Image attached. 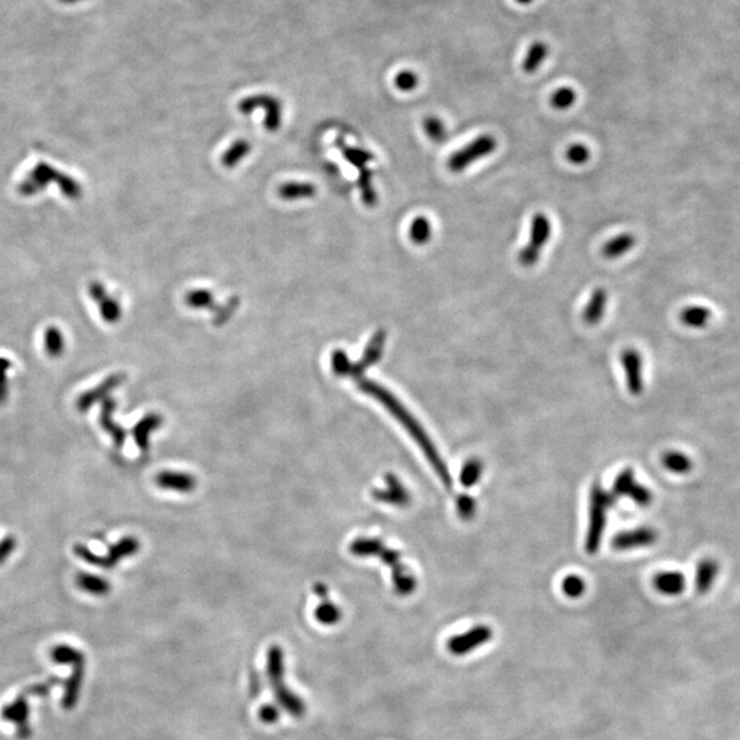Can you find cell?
Listing matches in <instances>:
<instances>
[{
  "mask_svg": "<svg viewBox=\"0 0 740 740\" xmlns=\"http://www.w3.org/2000/svg\"><path fill=\"white\" fill-rule=\"evenodd\" d=\"M358 387L363 394L377 399L380 403L403 425V428L409 432V435L413 437L414 442L418 445V447L421 448V451L430 461V465L435 469V472L437 473V476L440 477L445 487L450 490L452 485V479H451V473L446 466V462L442 460L440 452L437 451V448L435 447L428 433L414 418L413 414L410 413L400 403V400L396 396L392 395L387 388H384L382 385H380L372 380H360Z\"/></svg>",
  "mask_w": 740,
  "mask_h": 740,
  "instance_id": "1",
  "label": "cell"
},
{
  "mask_svg": "<svg viewBox=\"0 0 740 740\" xmlns=\"http://www.w3.org/2000/svg\"><path fill=\"white\" fill-rule=\"evenodd\" d=\"M52 184H55L61 193L70 201H77L83 196V186L78 180L47 162H39L35 168H32L19 181L17 191L21 196L31 198L39 195L41 191L47 190Z\"/></svg>",
  "mask_w": 740,
  "mask_h": 740,
  "instance_id": "2",
  "label": "cell"
},
{
  "mask_svg": "<svg viewBox=\"0 0 740 740\" xmlns=\"http://www.w3.org/2000/svg\"><path fill=\"white\" fill-rule=\"evenodd\" d=\"M266 676L277 704L293 719H300L306 711V705L303 699L287 686L285 659L284 652L280 646H270L268 650Z\"/></svg>",
  "mask_w": 740,
  "mask_h": 740,
  "instance_id": "3",
  "label": "cell"
},
{
  "mask_svg": "<svg viewBox=\"0 0 740 740\" xmlns=\"http://www.w3.org/2000/svg\"><path fill=\"white\" fill-rule=\"evenodd\" d=\"M61 683V679L50 677L47 681L32 684L18 694L14 702L4 706L1 710V717L4 721L13 723L17 728V736L19 740H28L32 736L31 726V707L28 699L31 696H47L56 684Z\"/></svg>",
  "mask_w": 740,
  "mask_h": 740,
  "instance_id": "4",
  "label": "cell"
},
{
  "mask_svg": "<svg viewBox=\"0 0 740 740\" xmlns=\"http://www.w3.org/2000/svg\"><path fill=\"white\" fill-rule=\"evenodd\" d=\"M387 342V332L384 329L377 330L370 342L366 345L363 357L358 362H351L343 350H336L332 354V369L335 375L343 377L361 380L363 373L381 360L384 347Z\"/></svg>",
  "mask_w": 740,
  "mask_h": 740,
  "instance_id": "5",
  "label": "cell"
},
{
  "mask_svg": "<svg viewBox=\"0 0 740 740\" xmlns=\"http://www.w3.org/2000/svg\"><path fill=\"white\" fill-rule=\"evenodd\" d=\"M50 655L54 662L61 665H69L71 668V676L66 680L65 686L62 706L65 710H73L78 704L83 681L86 677V655L81 650L65 644L54 647Z\"/></svg>",
  "mask_w": 740,
  "mask_h": 740,
  "instance_id": "6",
  "label": "cell"
},
{
  "mask_svg": "<svg viewBox=\"0 0 740 740\" xmlns=\"http://www.w3.org/2000/svg\"><path fill=\"white\" fill-rule=\"evenodd\" d=\"M614 498L610 492L604 491L601 484H594L589 494V522L585 537V550L595 554L602 542L603 532L606 527L607 509L613 505Z\"/></svg>",
  "mask_w": 740,
  "mask_h": 740,
  "instance_id": "7",
  "label": "cell"
},
{
  "mask_svg": "<svg viewBox=\"0 0 740 740\" xmlns=\"http://www.w3.org/2000/svg\"><path fill=\"white\" fill-rule=\"evenodd\" d=\"M138 550H140V542L133 536H125L120 539L117 543H114L108 549L106 555H98V554L92 552L83 543H77L73 547V552L77 558H80L81 561H84L89 565L103 569L116 568L122 559L136 555Z\"/></svg>",
  "mask_w": 740,
  "mask_h": 740,
  "instance_id": "8",
  "label": "cell"
},
{
  "mask_svg": "<svg viewBox=\"0 0 740 740\" xmlns=\"http://www.w3.org/2000/svg\"><path fill=\"white\" fill-rule=\"evenodd\" d=\"M497 140L491 135H482L469 143L464 148L458 150L448 158L447 166L451 172H464L466 168L480 158L490 156L497 150Z\"/></svg>",
  "mask_w": 740,
  "mask_h": 740,
  "instance_id": "9",
  "label": "cell"
},
{
  "mask_svg": "<svg viewBox=\"0 0 740 740\" xmlns=\"http://www.w3.org/2000/svg\"><path fill=\"white\" fill-rule=\"evenodd\" d=\"M550 235L551 223L549 217L543 213L534 214L531 226V239L519 253L521 265L532 266L539 260L544 244L550 240Z\"/></svg>",
  "mask_w": 740,
  "mask_h": 740,
  "instance_id": "10",
  "label": "cell"
},
{
  "mask_svg": "<svg viewBox=\"0 0 740 740\" xmlns=\"http://www.w3.org/2000/svg\"><path fill=\"white\" fill-rule=\"evenodd\" d=\"M88 295L96 305L101 317L108 324L118 323L122 317V306L120 300L114 298L111 293H108L107 288L104 287L103 283L101 281H91L88 284Z\"/></svg>",
  "mask_w": 740,
  "mask_h": 740,
  "instance_id": "11",
  "label": "cell"
},
{
  "mask_svg": "<svg viewBox=\"0 0 740 740\" xmlns=\"http://www.w3.org/2000/svg\"><path fill=\"white\" fill-rule=\"evenodd\" d=\"M492 637V629L487 625H476L466 631L465 634L451 637L448 640L447 649L451 654L466 655L476 650L482 644L488 643Z\"/></svg>",
  "mask_w": 740,
  "mask_h": 740,
  "instance_id": "12",
  "label": "cell"
},
{
  "mask_svg": "<svg viewBox=\"0 0 740 740\" xmlns=\"http://www.w3.org/2000/svg\"><path fill=\"white\" fill-rule=\"evenodd\" d=\"M257 108H263L266 111L265 126L268 131H277L281 123V106L280 102L269 95H257L250 96L239 103V110L243 114H250Z\"/></svg>",
  "mask_w": 740,
  "mask_h": 740,
  "instance_id": "13",
  "label": "cell"
},
{
  "mask_svg": "<svg viewBox=\"0 0 740 740\" xmlns=\"http://www.w3.org/2000/svg\"><path fill=\"white\" fill-rule=\"evenodd\" d=\"M125 377L126 376L123 373H114V375L106 377L103 382H101V385H96L95 388L81 394L77 397V402H76L77 410L80 413H86L93 405H96L98 402L106 400L108 395L125 381Z\"/></svg>",
  "mask_w": 740,
  "mask_h": 740,
  "instance_id": "14",
  "label": "cell"
},
{
  "mask_svg": "<svg viewBox=\"0 0 740 740\" xmlns=\"http://www.w3.org/2000/svg\"><path fill=\"white\" fill-rule=\"evenodd\" d=\"M621 363L625 372L627 385L632 395L643 392V361L637 350L627 348L621 353Z\"/></svg>",
  "mask_w": 740,
  "mask_h": 740,
  "instance_id": "15",
  "label": "cell"
},
{
  "mask_svg": "<svg viewBox=\"0 0 740 740\" xmlns=\"http://www.w3.org/2000/svg\"><path fill=\"white\" fill-rule=\"evenodd\" d=\"M658 540V532L654 528L642 527L637 529L620 532L613 539V547L616 550H634L653 546Z\"/></svg>",
  "mask_w": 740,
  "mask_h": 740,
  "instance_id": "16",
  "label": "cell"
},
{
  "mask_svg": "<svg viewBox=\"0 0 740 740\" xmlns=\"http://www.w3.org/2000/svg\"><path fill=\"white\" fill-rule=\"evenodd\" d=\"M385 482H387L385 488L372 491V497L375 498V500L381 502V503H387V505H394V506H407L410 503V500H412L410 492L396 477L395 475L388 473L385 476Z\"/></svg>",
  "mask_w": 740,
  "mask_h": 740,
  "instance_id": "17",
  "label": "cell"
},
{
  "mask_svg": "<svg viewBox=\"0 0 740 740\" xmlns=\"http://www.w3.org/2000/svg\"><path fill=\"white\" fill-rule=\"evenodd\" d=\"M156 485L161 487L162 490H169V491L183 492V494L192 492L196 488L195 477L192 475L181 473V472H171V470L161 472L156 475Z\"/></svg>",
  "mask_w": 740,
  "mask_h": 740,
  "instance_id": "18",
  "label": "cell"
},
{
  "mask_svg": "<svg viewBox=\"0 0 740 740\" xmlns=\"http://www.w3.org/2000/svg\"><path fill=\"white\" fill-rule=\"evenodd\" d=\"M719 573H720V564L717 562V559L710 558V557L702 558L698 562L696 572H695L696 591L702 595L707 594L716 583Z\"/></svg>",
  "mask_w": 740,
  "mask_h": 740,
  "instance_id": "19",
  "label": "cell"
},
{
  "mask_svg": "<svg viewBox=\"0 0 740 740\" xmlns=\"http://www.w3.org/2000/svg\"><path fill=\"white\" fill-rule=\"evenodd\" d=\"M653 584L659 594L668 595V597H676V595H680L684 592L687 580L681 572L671 570V572H661V573L655 574Z\"/></svg>",
  "mask_w": 740,
  "mask_h": 740,
  "instance_id": "20",
  "label": "cell"
},
{
  "mask_svg": "<svg viewBox=\"0 0 740 740\" xmlns=\"http://www.w3.org/2000/svg\"><path fill=\"white\" fill-rule=\"evenodd\" d=\"M114 410H116V402L111 397H107L102 402V412L99 417V422H101L102 428L113 437L116 447L122 448L125 439H126V430L120 425H117L116 421L113 420Z\"/></svg>",
  "mask_w": 740,
  "mask_h": 740,
  "instance_id": "21",
  "label": "cell"
},
{
  "mask_svg": "<svg viewBox=\"0 0 740 740\" xmlns=\"http://www.w3.org/2000/svg\"><path fill=\"white\" fill-rule=\"evenodd\" d=\"M161 425H162V417L159 414L148 413L147 415H144L132 430L133 439H135L138 447L143 452H146L148 450L151 432L158 430Z\"/></svg>",
  "mask_w": 740,
  "mask_h": 740,
  "instance_id": "22",
  "label": "cell"
},
{
  "mask_svg": "<svg viewBox=\"0 0 740 740\" xmlns=\"http://www.w3.org/2000/svg\"><path fill=\"white\" fill-rule=\"evenodd\" d=\"M74 582L78 589L84 591L86 594L95 595V597H103L111 591V584L106 579L96 576V574H92V573L80 572L76 576Z\"/></svg>",
  "mask_w": 740,
  "mask_h": 740,
  "instance_id": "23",
  "label": "cell"
},
{
  "mask_svg": "<svg viewBox=\"0 0 740 740\" xmlns=\"http://www.w3.org/2000/svg\"><path fill=\"white\" fill-rule=\"evenodd\" d=\"M606 305H607L606 290L597 288L594 293H591V298L585 306L584 314H583L585 323L588 325H597L602 320L603 314L606 310Z\"/></svg>",
  "mask_w": 740,
  "mask_h": 740,
  "instance_id": "24",
  "label": "cell"
},
{
  "mask_svg": "<svg viewBox=\"0 0 740 740\" xmlns=\"http://www.w3.org/2000/svg\"><path fill=\"white\" fill-rule=\"evenodd\" d=\"M661 461L664 467L674 475H687L694 467V462L689 455L677 450L664 452Z\"/></svg>",
  "mask_w": 740,
  "mask_h": 740,
  "instance_id": "25",
  "label": "cell"
},
{
  "mask_svg": "<svg viewBox=\"0 0 740 740\" xmlns=\"http://www.w3.org/2000/svg\"><path fill=\"white\" fill-rule=\"evenodd\" d=\"M637 243L632 233H621L603 245V255L607 259H616L629 253Z\"/></svg>",
  "mask_w": 740,
  "mask_h": 740,
  "instance_id": "26",
  "label": "cell"
},
{
  "mask_svg": "<svg viewBox=\"0 0 740 740\" xmlns=\"http://www.w3.org/2000/svg\"><path fill=\"white\" fill-rule=\"evenodd\" d=\"M711 318V311L705 306H689L680 313V320L686 327L701 329L707 327Z\"/></svg>",
  "mask_w": 740,
  "mask_h": 740,
  "instance_id": "27",
  "label": "cell"
},
{
  "mask_svg": "<svg viewBox=\"0 0 740 740\" xmlns=\"http://www.w3.org/2000/svg\"><path fill=\"white\" fill-rule=\"evenodd\" d=\"M66 340L58 327H49L44 332V350L51 358H59L65 353Z\"/></svg>",
  "mask_w": 740,
  "mask_h": 740,
  "instance_id": "28",
  "label": "cell"
},
{
  "mask_svg": "<svg viewBox=\"0 0 740 740\" xmlns=\"http://www.w3.org/2000/svg\"><path fill=\"white\" fill-rule=\"evenodd\" d=\"M549 55V47L546 43L543 41H536L529 51L527 54L525 59H524V64H522V70L528 74H532L536 70L539 69L542 66V64L544 62L546 56Z\"/></svg>",
  "mask_w": 740,
  "mask_h": 740,
  "instance_id": "29",
  "label": "cell"
},
{
  "mask_svg": "<svg viewBox=\"0 0 740 740\" xmlns=\"http://www.w3.org/2000/svg\"><path fill=\"white\" fill-rule=\"evenodd\" d=\"M278 195L285 201L306 199L315 195V187L310 183H288L280 187Z\"/></svg>",
  "mask_w": 740,
  "mask_h": 740,
  "instance_id": "30",
  "label": "cell"
},
{
  "mask_svg": "<svg viewBox=\"0 0 740 740\" xmlns=\"http://www.w3.org/2000/svg\"><path fill=\"white\" fill-rule=\"evenodd\" d=\"M314 617L323 625H335L342 619V610L325 598L315 607Z\"/></svg>",
  "mask_w": 740,
  "mask_h": 740,
  "instance_id": "31",
  "label": "cell"
},
{
  "mask_svg": "<svg viewBox=\"0 0 740 740\" xmlns=\"http://www.w3.org/2000/svg\"><path fill=\"white\" fill-rule=\"evenodd\" d=\"M382 544L376 537H360L350 544V552L355 557H376Z\"/></svg>",
  "mask_w": 740,
  "mask_h": 740,
  "instance_id": "32",
  "label": "cell"
},
{
  "mask_svg": "<svg viewBox=\"0 0 740 740\" xmlns=\"http://www.w3.org/2000/svg\"><path fill=\"white\" fill-rule=\"evenodd\" d=\"M250 150H251V147L247 140H243V138L238 140L225 153L223 156V165L225 168H235L240 161L248 156Z\"/></svg>",
  "mask_w": 740,
  "mask_h": 740,
  "instance_id": "33",
  "label": "cell"
},
{
  "mask_svg": "<svg viewBox=\"0 0 740 740\" xmlns=\"http://www.w3.org/2000/svg\"><path fill=\"white\" fill-rule=\"evenodd\" d=\"M392 583H394L396 594L400 597H407V595L413 594L415 587H417V580H415L413 573L407 568L403 569L402 572H399L396 574H392Z\"/></svg>",
  "mask_w": 740,
  "mask_h": 740,
  "instance_id": "34",
  "label": "cell"
},
{
  "mask_svg": "<svg viewBox=\"0 0 740 740\" xmlns=\"http://www.w3.org/2000/svg\"><path fill=\"white\" fill-rule=\"evenodd\" d=\"M637 484L635 482V473L632 469H624L621 472L620 475L617 476L616 482L613 484V490H612V495L614 500H619L621 497H625V495H629L632 487Z\"/></svg>",
  "mask_w": 740,
  "mask_h": 740,
  "instance_id": "35",
  "label": "cell"
},
{
  "mask_svg": "<svg viewBox=\"0 0 740 740\" xmlns=\"http://www.w3.org/2000/svg\"><path fill=\"white\" fill-rule=\"evenodd\" d=\"M432 225L427 217H417L410 226V239L415 244H425L430 240Z\"/></svg>",
  "mask_w": 740,
  "mask_h": 740,
  "instance_id": "36",
  "label": "cell"
},
{
  "mask_svg": "<svg viewBox=\"0 0 740 740\" xmlns=\"http://www.w3.org/2000/svg\"><path fill=\"white\" fill-rule=\"evenodd\" d=\"M342 146H343V148H342L343 156H345V159H347L350 163H353L354 166H357V168L360 169V172H363V171L368 169L366 165H368L370 161H373V154H372V153L363 150V148L345 147L343 143H342Z\"/></svg>",
  "mask_w": 740,
  "mask_h": 740,
  "instance_id": "37",
  "label": "cell"
},
{
  "mask_svg": "<svg viewBox=\"0 0 740 740\" xmlns=\"http://www.w3.org/2000/svg\"><path fill=\"white\" fill-rule=\"evenodd\" d=\"M482 473V462L477 458H472L462 467L461 475H460V480H461L464 487H473L476 482L480 480Z\"/></svg>",
  "mask_w": 740,
  "mask_h": 740,
  "instance_id": "38",
  "label": "cell"
},
{
  "mask_svg": "<svg viewBox=\"0 0 740 740\" xmlns=\"http://www.w3.org/2000/svg\"><path fill=\"white\" fill-rule=\"evenodd\" d=\"M186 303L193 309H214V296L207 290H192L186 295Z\"/></svg>",
  "mask_w": 740,
  "mask_h": 740,
  "instance_id": "39",
  "label": "cell"
},
{
  "mask_svg": "<svg viewBox=\"0 0 740 740\" xmlns=\"http://www.w3.org/2000/svg\"><path fill=\"white\" fill-rule=\"evenodd\" d=\"M424 131L427 136L435 143H445L447 138V131L443 121L437 117H428L424 120Z\"/></svg>",
  "mask_w": 740,
  "mask_h": 740,
  "instance_id": "40",
  "label": "cell"
},
{
  "mask_svg": "<svg viewBox=\"0 0 740 740\" xmlns=\"http://www.w3.org/2000/svg\"><path fill=\"white\" fill-rule=\"evenodd\" d=\"M576 102V91L573 88L564 86L557 89L551 96V104L557 110H567Z\"/></svg>",
  "mask_w": 740,
  "mask_h": 740,
  "instance_id": "41",
  "label": "cell"
},
{
  "mask_svg": "<svg viewBox=\"0 0 740 740\" xmlns=\"http://www.w3.org/2000/svg\"><path fill=\"white\" fill-rule=\"evenodd\" d=\"M376 557H379L380 559H381L387 567L391 568L392 574L399 573L400 570H403V569L406 568V567L400 562V552H399V551L392 550V549H388L385 544H382V546L380 547V550L377 551Z\"/></svg>",
  "mask_w": 740,
  "mask_h": 740,
  "instance_id": "42",
  "label": "cell"
},
{
  "mask_svg": "<svg viewBox=\"0 0 740 740\" xmlns=\"http://www.w3.org/2000/svg\"><path fill=\"white\" fill-rule=\"evenodd\" d=\"M562 591L569 598H579L585 592L584 579L577 574H570L562 582Z\"/></svg>",
  "mask_w": 740,
  "mask_h": 740,
  "instance_id": "43",
  "label": "cell"
},
{
  "mask_svg": "<svg viewBox=\"0 0 740 740\" xmlns=\"http://www.w3.org/2000/svg\"><path fill=\"white\" fill-rule=\"evenodd\" d=\"M628 497H631L632 500H634L637 505H639V506H642V507L650 506V505L653 503V500H654V495H653L652 490L647 488V487L643 485V484H639V482H637V484L632 487V490H631V492H629Z\"/></svg>",
  "mask_w": 740,
  "mask_h": 740,
  "instance_id": "44",
  "label": "cell"
},
{
  "mask_svg": "<svg viewBox=\"0 0 740 740\" xmlns=\"http://www.w3.org/2000/svg\"><path fill=\"white\" fill-rule=\"evenodd\" d=\"M13 368V362L6 357H0V406L7 402L9 397V381L7 372Z\"/></svg>",
  "mask_w": 740,
  "mask_h": 740,
  "instance_id": "45",
  "label": "cell"
},
{
  "mask_svg": "<svg viewBox=\"0 0 740 740\" xmlns=\"http://www.w3.org/2000/svg\"><path fill=\"white\" fill-rule=\"evenodd\" d=\"M457 512H458V516L461 517L462 519H470L475 517L476 513V500H473L470 495L467 494H462L457 498Z\"/></svg>",
  "mask_w": 740,
  "mask_h": 740,
  "instance_id": "46",
  "label": "cell"
},
{
  "mask_svg": "<svg viewBox=\"0 0 740 740\" xmlns=\"http://www.w3.org/2000/svg\"><path fill=\"white\" fill-rule=\"evenodd\" d=\"M395 86L403 92L413 91L418 86V76L412 70H403L396 76Z\"/></svg>",
  "mask_w": 740,
  "mask_h": 740,
  "instance_id": "47",
  "label": "cell"
},
{
  "mask_svg": "<svg viewBox=\"0 0 740 740\" xmlns=\"http://www.w3.org/2000/svg\"><path fill=\"white\" fill-rule=\"evenodd\" d=\"M567 159L573 165H583L589 159V150L584 144H573L567 151Z\"/></svg>",
  "mask_w": 740,
  "mask_h": 740,
  "instance_id": "48",
  "label": "cell"
},
{
  "mask_svg": "<svg viewBox=\"0 0 740 740\" xmlns=\"http://www.w3.org/2000/svg\"><path fill=\"white\" fill-rule=\"evenodd\" d=\"M238 308H239V299L238 298L229 299L221 309H218V313H217V315L214 318V324L217 327L224 325L225 323L233 315V313Z\"/></svg>",
  "mask_w": 740,
  "mask_h": 740,
  "instance_id": "49",
  "label": "cell"
},
{
  "mask_svg": "<svg viewBox=\"0 0 740 740\" xmlns=\"http://www.w3.org/2000/svg\"><path fill=\"white\" fill-rule=\"evenodd\" d=\"M258 717L262 723L272 725L277 723L280 719V709L272 704H266L259 707Z\"/></svg>",
  "mask_w": 740,
  "mask_h": 740,
  "instance_id": "50",
  "label": "cell"
},
{
  "mask_svg": "<svg viewBox=\"0 0 740 740\" xmlns=\"http://www.w3.org/2000/svg\"><path fill=\"white\" fill-rule=\"evenodd\" d=\"M17 549V539L14 536H7L0 540V565L4 564Z\"/></svg>",
  "mask_w": 740,
  "mask_h": 740,
  "instance_id": "51",
  "label": "cell"
},
{
  "mask_svg": "<svg viewBox=\"0 0 740 740\" xmlns=\"http://www.w3.org/2000/svg\"><path fill=\"white\" fill-rule=\"evenodd\" d=\"M313 591H314V594H315L318 598H321V599H325V598H328V594H329V589H328L327 585L323 584V583H317V584H314V587H313Z\"/></svg>",
  "mask_w": 740,
  "mask_h": 740,
  "instance_id": "52",
  "label": "cell"
},
{
  "mask_svg": "<svg viewBox=\"0 0 740 740\" xmlns=\"http://www.w3.org/2000/svg\"><path fill=\"white\" fill-rule=\"evenodd\" d=\"M516 1H518L519 4H529V3H532L534 0H516Z\"/></svg>",
  "mask_w": 740,
  "mask_h": 740,
  "instance_id": "53",
  "label": "cell"
},
{
  "mask_svg": "<svg viewBox=\"0 0 740 740\" xmlns=\"http://www.w3.org/2000/svg\"><path fill=\"white\" fill-rule=\"evenodd\" d=\"M61 1H62V3H68V4H71V3H76V1H81V0H61Z\"/></svg>",
  "mask_w": 740,
  "mask_h": 740,
  "instance_id": "54",
  "label": "cell"
}]
</instances>
